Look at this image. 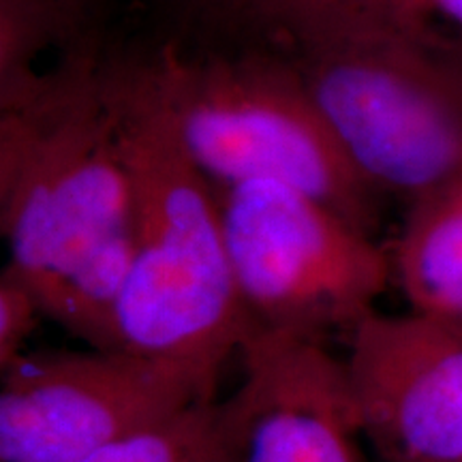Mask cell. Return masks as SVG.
Masks as SVG:
<instances>
[{"label": "cell", "mask_w": 462, "mask_h": 462, "mask_svg": "<svg viewBox=\"0 0 462 462\" xmlns=\"http://www.w3.org/2000/svg\"><path fill=\"white\" fill-rule=\"evenodd\" d=\"M107 60L84 34L51 69L0 82V229L7 265L45 317L90 346L120 349L135 204Z\"/></svg>", "instance_id": "obj_1"}, {"label": "cell", "mask_w": 462, "mask_h": 462, "mask_svg": "<svg viewBox=\"0 0 462 462\" xmlns=\"http://www.w3.org/2000/svg\"><path fill=\"white\" fill-rule=\"evenodd\" d=\"M107 73L135 204L116 340L218 383L255 328L236 282L217 184L178 137L150 67L109 58Z\"/></svg>", "instance_id": "obj_2"}, {"label": "cell", "mask_w": 462, "mask_h": 462, "mask_svg": "<svg viewBox=\"0 0 462 462\" xmlns=\"http://www.w3.org/2000/svg\"><path fill=\"white\" fill-rule=\"evenodd\" d=\"M430 15L381 3L274 48L296 65L357 171L407 204L462 178V54Z\"/></svg>", "instance_id": "obj_3"}, {"label": "cell", "mask_w": 462, "mask_h": 462, "mask_svg": "<svg viewBox=\"0 0 462 462\" xmlns=\"http://www.w3.org/2000/svg\"><path fill=\"white\" fill-rule=\"evenodd\" d=\"M148 67L173 129L212 182L289 184L374 234L383 195L357 171L287 54L255 45L198 58L167 45Z\"/></svg>", "instance_id": "obj_4"}, {"label": "cell", "mask_w": 462, "mask_h": 462, "mask_svg": "<svg viewBox=\"0 0 462 462\" xmlns=\"http://www.w3.org/2000/svg\"><path fill=\"white\" fill-rule=\"evenodd\" d=\"M225 240L255 332L349 337L377 310L392 257L371 234L273 180L218 187Z\"/></svg>", "instance_id": "obj_5"}, {"label": "cell", "mask_w": 462, "mask_h": 462, "mask_svg": "<svg viewBox=\"0 0 462 462\" xmlns=\"http://www.w3.org/2000/svg\"><path fill=\"white\" fill-rule=\"evenodd\" d=\"M217 398V381L126 349L39 351L3 371L0 460L82 462Z\"/></svg>", "instance_id": "obj_6"}, {"label": "cell", "mask_w": 462, "mask_h": 462, "mask_svg": "<svg viewBox=\"0 0 462 462\" xmlns=\"http://www.w3.org/2000/svg\"><path fill=\"white\" fill-rule=\"evenodd\" d=\"M343 366L374 462H462V323L374 310Z\"/></svg>", "instance_id": "obj_7"}, {"label": "cell", "mask_w": 462, "mask_h": 462, "mask_svg": "<svg viewBox=\"0 0 462 462\" xmlns=\"http://www.w3.org/2000/svg\"><path fill=\"white\" fill-rule=\"evenodd\" d=\"M229 396L240 462H366L343 360L323 340L253 332Z\"/></svg>", "instance_id": "obj_8"}, {"label": "cell", "mask_w": 462, "mask_h": 462, "mask_svg": "<svg viewBox=\"0 0 462 462\" xmlns=\"http://www.w3.org/2000/svg\"><path fill=\"white\" fill-rule=\"evenodd\" d=\"M390 257L409 310L462 323V178L409 204Z\"/></svg>", "instance_id": "obj_9"}, {"label": "cell", "mask_w": 462, "mask_h": 462, "mask_svg": "<svg viewBox=\"0 0 462 462\" xmlns=\"http://www.w3.org/2000/svg\"><path fill=\"white\" fill-rule=\"evenodd\" d=\"M82 462H240L229 398L199 401Z\"/></svg>", "instance_id": "obj_10"}, {"label": "cell", "mask_w": 462, "mask_h": 462, "mask_svg": "<svg viewBox=\"0 0 462 462\" xmlns=\"http://www.w3.org/2000/svg\"><path fill=\"white\" fill-rule=\"evenodd\" d=\"M84 34L86 22L56 0H0V82L37 71L45 50L69 48Z\"/></svg>", "instance_id": "obj_11"}, {"label": "cell", "mask_w": 462, "mask_h": 462, "mask_svg": "<svg viewBox=\"0 0 462 462\" xmlns=\"http://www.w3.org/2000/svg\"><path fill=\"white\" fill-rule=\"evenodd\" d=\"M381 3H409L429 9L426 0H204L201 5L223 15L227 24L255 34L265 48H281L334 17Z\"/></svg>", "instance_id": "obj_12"}, {"label": "cell", "mask_w": 462, "mask_h": 462, "mask_svg": "<svg viewBox=\"0 0 462 462\" xmlns=\"http://www.w3.org/2000/svg\"><path fill=\"white\" fill-rule=\"evenodd\" d=\"M45 317L31 287L9 265L0 274V368H9L22 356L24 345Z\"/></svg>", "instance_id": "obj_13"}, {"label": "cell", "mask_w": 462, "mask_h": 462, "mask_svg": "<svg viewBox=\"0 0 462 462\" xmlns=\"http://www.w3.org/2000/svg\"><path fill=\"white\" fill-rule=\"evenodd\" d=\"M430 14L448 17L456 26L462 28V0H426Z\"/></svg>", "instance_id": "obj_14"}, {"label": "cell", "mask_w": 462, "mask_h": 462, "mask_svg": "<svg viewBox=\"0 0 462 462\" xmlns=\"http://www.w3.org/2000/svg\"><path fill=\"white\" fill-rule=\"evenodd\" d=\"M56 3L62 5V7L78 15L79 20L88 22L92 9H95V5L99 3V0H56Z\"/></svg>", "instance_id": "obj_15"}, {"label": "cell", "mask_w": 462, "mask_h": 462, "mask_svg": "<svg viewBox=\"0 0 462 462\" xmlns=\"http://www.w3.org/2000/svg\"><path fill=\"white\" fill-rule=\"evenodd\" d=\"M193 3H204V0H193Z\"/></svg>", "instance_id": "obj_16"}]
</instances>
